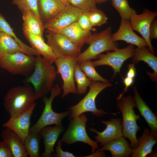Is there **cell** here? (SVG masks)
Listing matches in <instances>:
<instances>
[{
    "label": "cell",
    "instance_id": "1",
    "mask_svg": "<svg viewBox=\"0 0 157 157\" xmlns=\"http://www.w3.org/2000/svg\"><path fill=\"white\" fill-rule=\"evenodd\" d=\"M36 58L33 72L24 81L32 84L37 100L50 92L54 86L57 73L54 66L46 59L40 55Z\"/></svg>",
    "mask_w": 157,
    "mask_h": 157
},
{
    "label": "cell",
    "instance_id": "2",
    "mask_svg": "<svg viewBox=\"0 0 157 157\" xmlns=\"http://www.w3.org/2000/svg\"><path fill=\"white\" fill-rule=\"evenodd\" d=\"M36 99L34 89L29 85L12 88L3 100L5 110L13 118L26 112L34 104Z\"/></svg>",
    "mask_w": 157,
    "mask_h": 157
},
{
    "label": "cell",
    "instance_id": "3",
    "mask_svg": "<svg viewBox=\"0 0 157 157\" xmlns=\"http://www.w3.org/2000/svg\"><path fill=\"white\" fill-rule=\"evenodd\" d=\"M117 106L122 114L123 136L129 140L130 148L135 149L138 146L136 134L141 128L138 125L136 121L141 118L139 115L135 114L133 110L136 107L134 98L130 95L122 96L117 100Z\"/></svg>",
    "mask_w": 157,
    "mask_h": 157
},
{
    "label": "cell",
    "instance_id": "4",
    "mask_svg": "<svg viewBox=\"0 0 157 157\" xmlns=\"http://www.w3.org/2000/svg\"><path fill=\"white\" fill-rule=\"evenodd\" d=\"M112 30L109 26L99 33L92 34L87 43L89 47L76 58L77 63L79 64L85 60L97 58L104 52L118 49V44L112 38Z\"/></svg>",
    "mask_w": 157,
    "mask_h": 157
},
{
    "label": "cell",
    "instance_id": "5",
    "mask_svg": "<svg viewBox=\"0 0 157 157\" xmlns=\"http://www.w3.org/2000/svg\"><path fill=\"white\" fill-rule=\"evenodd\" d=\"M112 85L109 82L92 81L89 86V91L85 97L77 104L69 108L71 113L69 120L86 112H91L93 115L98 117L108 114L116 115V113L106 112L103 110L98 109L95 104V99L99 93L105 88Z\"/></svg>",
    "mask_w": 157,
    "mask_h": 157
},
{
    "label": "cell",
    "instance_id": "6",
    "mask_svg": "<svg viewBox=\"0 0 157 157\" xmlns=\"http://www.w3.org/2000/svg\"><path fill=\"white\" fill-rule=\"evenodd\" d=\"M36 58L22 52L7 54L0 58V67L14 75H22L26 78L33 72Z\"/></svg>",
    "mask_w": 157,
    "mask_h": 157
},
{
    "label": "cell",
    "instance_id": "7",
    "mask_svg": "<svg viewBox=\"0 0 157 157\" xmlns=\"http://www.w3.org/2000/svg\"><path fill=\"white\" fill-rule=\"evenodd\" d=\"M61 88L57 84L54 85L50 92L49 97L44 96L42 100L45 104L43 112L39 119L30 128L29 133L33 131H40L43 128L52 124L61 125L63 119L71 113V111L57 113L53 111L52 103L54 98L61 94Z\"/></svg>",
    "mask_w": 157,
    "mask_h": 157
},
{
    "label": "cell",
    "instance_id": "8",
    "mask_svg": "<svg viewBox=\"0 0 157 157\" xmlns=\"http://www.w3.org/2000/svg\"><path fill=\"white\" fill-rule=\"evenodd\" d=\"M71 119L62 138L63 142L68 145L77 142L88 144L92 147L91 153L98 149V142L91 139L86 132V124L88 119L85 115L83 113Z\"/></svg>",
    "mask_w": 157,
    "mask_h": 157
},
{
    "label": "cell",
    "instance_id": "9",
    "mask_svg": "<svg viewBox=\"0 0 157 157\" xmlns=\"http://www.w3.org/2000/svg\"><path fill=\"white\" fill-rule=\"evenodd\" d=\"M46 35L47 44L51 48L57 58H76L81 48L58 33L48 31Z\"/></svg>",
    "mask_w": 157,
    "mask_h": 157
},
{
    "label": "cell",
    "instance_id": "10",
    "mask_svg": "<svg viewBox=\"0 0 157 157\" xmlns=\"http://www.w3.org/2000/svg\"><path fill=\"white\" fill-rule=\"evenodd\" d=\"M135 49L134 45L130 44L126 47L119 48L112 52H108L106 54H100L97 57L99 59L92 62L94 66L106 65L111 67L114 72L112 78L114 79L120 69L124 62L133 57Z\"/></svg>",
    "mask_w": 157,
    "mask_h": 157
},
{
    "label": "cell",
    "instance_id": "11",
    "mask_svg": "<svg viewBox=\"0 0 157 157\" xmlns=\"http://www.w3.org/2000/svg\"><path fill=\"white\" fill-rule=\"evenodd\" d=\"M54 62L57 68L56 73L61 75L63 81L61 98H64L69 93H77L74 78V69L77 63L76 58H57Z\"/></svg>",
    "mask_w": 157,
    "mask_h": 157
},
{
    "label": "cell",
    "instance_id": "12",
    "mask_svg": "<svg viewBox=\"0 0 157 157\" xmlns=\"http://www.w3.org/2000/svg\"><path fill=\"white\" fill-rule=\"evenodd\" d=\"M82 12L71 4L66 5L54 17L43 24L44 28L48 31L58 33L64 28L77 22Z\"/></svg>",
    "mask_w": 157,
    "mask_h": 157
},
{
    "label": "cell",
    "instance_id": "13",
    "mask_svg": "<svg viewBox=\"0 0 157 157\" xmlns=\"http://www.w3.org/2000/svg\"><path fill=\"white\" fill-rule=\"evenodd\" d=\"M157 16V12H152L146 8L142 14H136L129 20L133 30L137 31L142 36L147 43L149 51L154 55L155 53L149 38V28L152 22Z\"/></svg>",
    "mask_w": 157,
    "mask_h": 157
},
{
    "label": "cell",
    "instance_id": "14",
    "mask_svg": "<svg viewBox=\"0 0 157 157\" xmlns=\"http://www.w3.org/2000/svg\"><path fill=\"white\" fill-rule=\"evenodd\" d=\"M101 122L106 126V129L102 132L98 131L93 126L89 129L90 131L97 134V136L94 138L98 142L100 143V146L123 136L122 121L121 119L112 118L109 120H103Z\"/></svg>",
    "mask_w": 157,
    "mask_h": 157
},
{
    "label": "cell",
    "instance_id": "15",
    "mask_svg": "<svg viewBox=\"0 0 157 157\" xmlns=\"http://www.w3.org/2000/svg\"><path fill=\"white\" fill-rule=\"evenodd\" d=\"M36 104L35 103L24 113L9 119L3 125V126L8 128L15 133L24 143L29 134L30 119Z\"/></svg>",
    "mask_w": 157,
    "mask_h": 157
},
{
    "label": "cell",
    "instance_id": "16",
    "mask_svg": "<svg viewBox=\"0 0 157 157\" xmlns=\"http://www.w3.org/2000/svg\"><path fill=\"white\" fill-rule=\"evenodd\" d=\"M111 37L114 42L124 41L135 45L138 47L147 46L145 40L134 32L131 27L129 20H121L118 30L116 33L112 34Z\"/></svg>",
    "mask_w": 157,
    "mask_h": 157
},
{
    "label": "cell",
    "instance_id": "17",
    "mask_svg": "<svg viewBox=\"0 0 157 157\" xmlns=\"http://www.w3.org/2000/svg\"><path fill=\"white\" fill-rule=\"evenodd\" d=\"M22 29L24 35L31 47L40 56L52 64L57 58L51 48L44 42V40L33 34L24 26Z\"/></svg>",
    "mask_w": 157,
    "mask_h": 157
},
{
    "label": "cell",
    "instance_id": "18",
    "mask_svg": "<svg viewBox=\"0 0 157 157\" xmlns=\"http://www.w3.org/2000/svg\"><path fill=\"white\" fill-rule=\"evenodd\" d=\"M58 33L65 36L81 49L92 35L90 31L83 29L77 22L61 30Z\"/></svg>",
    "mask_w": 157,
    "mask_h": 157
},
{
    "label": "cell",
    "instance_id": "19",
    "mask_svg": "<svg viewBox=\"0 0 157 157\" xmlns=\"http://www.w3.org/2000/svg\"><path fill=\"white\" fill-rule=\"evenodd\" d=\"M136 107L145 119L149 126L151 133L155 139L157 138V117L148 107L140 95L135 86L133 87Z\"/></svg>",
    "mask_w": 157,
    "mask_h": 157
},
{
    "label": "cell",
    "instance_id": "20",
    "mask_svg": "<svg viewBox=\"0 0 157 157\" xmlns=\"http://www.w3.org/2000/svg\"><path fill=\"white\" fill-rule=\"evenodd\" d=\"M64 130L62 125H56L54 127L47 126L40 130V132L43 138L44 146V151L42 154V157H49L52 153H54V144L58 136Z\"/></svg>",
    "mask_w": 157,
    "mask_h": 157
},
{
    "label": "cell",
    "instance_id": "21",
    "mask_svg": "<svg viewBox=\"0 0 157 157\" xmlns=\"http://www.w3.org/2000/svg\"><path fill=\"white\" fill-rule=\"evenodd\" d=\"M66 6L59 0H38V11L42 22L53 18Z\"/></svg>",
    "mask_w": 157,
    "mask_h": 157
},
{
    "label": "cell",
    "instance_id": "22",
    "mask_svg": "<svg viewBox=\"0 0 157 157\" xmlns=\"http://www.w3.org/2000/svg\"><path fill=\"white\" fill-rule=\"evenodd\" d=\"M1 136L3 140L9 147L13 157H28L24 143L15 133L5 128L1 132Z\"/></svg>",
    "mask_w": 157,
    "mask_h": 157
},
{
    "label": "cell",
    "instance_id": "23",
    "mask_svg": "<svg viewBox=\"0 0 157 157\" xmlns=\"http://www.w3.org/2000/svg\"><path fill=\"white\" fill-rule=\"evenodd\" d=\"M137 139L138 146L132 149L130 155L132 157H146L152 152L153 147L157 142L148 128L144 129L142 135Z\"/></svg>",
    "mask_w": 157,
    "mask_h": 157
},
{
    "label": "cell",
    "instance_id": "24",
    "mask_svg": "<svg viewBox=\"0 0 157 157\" xmlns=\"http://www.w3.org/2000/svg\"><path fill=\"white\" fill-rule=\"evenodd\" d=\"M123 136L112 140L102 146L99 151H109L113 157H129L132 149L129 142Z\"/></svg>",
    "mask_w": 157,
    "mask_h": 157
},
{
    "label": "cell",
    "instance_id": "25",
    "mask_svg": "<svg viewBox=\"0 0 157 157\" xmlns=\"http://www.w3.org/2000/svg\"><path fill=\"white\" fill-rule=\"evenodd\" d=\"M132 57V62L137 64L140 61L144 62L153 70L154 73L148 71L147 74L153 81L156 82L157 80V57L151 53L145 47H138L135 49Z\"/></svg>",
    "mask_w": 157,
    "mask_h": 157
},
{
    "label": "cell",
    "instance_id": "26",
    "mask_svg": "<svg viewBox=\"0 0 157 157\" xmlns=\"http://www.w3.org/2000/svg\"><path fill=\"white\" fill-rule=\"evenodd\" d=\"M23 21V26L26 28L32 33L44 39V28L41 19L30 10L22 13Z\"/></svg>",
    "mask_w": 157,
    "mask_h": 157
},
{
    "label": "cell",
    "instance_id": "27",
    "mask_svg": "<svg viewBox=\"0 0 157 157\" xmlns=\"http://www.w3.org/2000/svg\"><path fill=\"white\" fill-rule=\"evenodd\" d=\"M19 52L25 53L13 37L7 33L0 32V58L7 54Z\"/></svg>",
    "mask_w": 157,
    "mask_h": 157
},
{
    "label": "cell",
    "instance_id": "28",
    "mask_svg": "<svg viewBox=\"0 0 157 157\" xmlns=\"http://www.w3.org/2000/svg\"><path fill=\"white\" fill-rule=\"evenodd\" d=\"M41 137L40 131H33L29 133L26 138L24 144L27 154L30 157H39Z\"/></svg>",
    "mask_w": 157,
    "mask_h": 157
},
{
    "label": "cell",
    "instance_id": "29",
    "mask_svg": "<svg viewBox=\"0 0 157 157\" xmlns=\"http://www.w3.org/2000/svg\"><path fill=\"white\" fill-rule=\"evenodd\" d=\"M0 32L7 33L13 37L24 51L25 54L36 56L40 55L34 49L24 43L16 36L13 29L1 14H0Z\"/></svg>",
    "mask_w": 157,
    "mask_h": 157
},
{
    "label": "cell",
    "instance_id": "30",
    "mask_svg": "<svg viewBox=\"0 0 157 157\" xmlns=\"http://www.w3.org/2000/svg\"><path fill=\"white\" fill-rule=\"evenodd\" d=\"M74 78L77 85V93L79 95L86 93L87 88L92 81L90 80L81 70L79 64L77 63L74 71Z\"/></svg>",
    "mask_w": 157,
    "mask_h": 157
},
{
    "label": "cell",
    "instance_id": "31",
    "mask_svg": "<svg viewBox=\"0 0 157 157\" xmlns=\"http://www.w3.org/2000/svg\"><path fill=\"white\" fill-rule=\"evenodd\" d=\"M80 68L86 76L92 81L108 83L109 80L101 76L96 71L91 60H85L79 64Z\"/></svg>",
    "mask_w": 157,
    "mask_h": 157
},
{
    "label": "cell",
    "instance_id": "32",
    "mask_svg": "<svg viewBox=\"0 0 157 157\" xmlns=\"http://www.w3.org/2000/svg\"><path fill=\"white\" fill-rule=\"evenodd\" d=\"M113 6L117 10L121 20H129L134 15L137 14L133 9L131 8L127 0H111Z\"/></svg>",
    "mask_w": 157,
    "mask_h": 157
},
{
    "label": "cell",
    "instance_id": "33",
    "mask_svg": "<svg viewBox=\"0 0 157 157\" xmlns=\"http://www.w3.org/2000/svg\"><path fill=\"white\" fill-rule=\"evenodd\" d=\"M12 3L17 6L22 13L31 11L40 19L38 10V0H12Z\"/></svg>",
    "mask_w": 157,
    "mask_h": 157
},
{
    "label": "cell",
    "instance_id": "34",
    "mask_svg": "<svg viewBox=\"0 0 157 157\" xmlns=\"http://www.w3.org/2000/svg\"><path fill=\"white\" fill-rule=\"evenodd\" d=\"M90 23L92 27L100 26L107 22L108 17L101 10L98 9L88 13Z\"/></svg>",
    "mask_w": 157,
    "mask_h": 157
},
{
    "label": "cell",
    "instance_id": "35",
    "mask_svg": "<svg viewBox=\"0 0 157 157\" xmlns=\"http://www.w3.org/2000/svg\"><path fill=\"white\" fill-rule=\"evenodd\" d=\"M69 4L89 13L97 9L96 0H69Z\"/></svg>",
    "mask_w": 157,
    "mask_h": 157
},
{
    "label": "cell",
    "instance_id": "36",
    "mask_svg": "<svg viewBox=\"0 0 157 157\" xmlns=\"http://www.w3.org/2000/svg\"><path fill=\"white\" fill-rule=\"evenodd\" d=\"M77 22L83 30L87 31H95L96 30L91 25L88 17V13L82 12L78 19Z\"/></svg>",
    "mask_w": 157,
    "mask_h": 157
},
{
    "label": "cell",
    "instance_id": "37",
    "mask_svg": "<svg viewBox=\"0 0 157 157\" xmlns=\"http://www.w3.org/2000/svg\"><path fill=\"white\" fill-rule=\"evenodd\" d=\"M63 142L60 139H58L57 142V145L55 146L56 153H54V156L56 157H76L72 153L67 151H63L61 147Z\"/></svg>",
    "mask_w": 157,
    "mask_h": 157
},
{
    "label": "cell",
    "instance_id": "38",
    "mask_svg": "<svg viewBox=\"0 0 157 157\" xmlns=\"http://www.w3.org/2000/svg\"><path fill=\"white\" fill-rule=\"evenodd\" d=\"M0 157H13L9 147L3 140L0 141Z\"/></svg>",
    "mask_w": 157,
    "mask_h": 157
},
{
    "label": "cell",
    "instance_id": "39",
    "mask_svg": "<svg viewBox=\"0 0 157 157\" xmlns=\"http://www.w3.org/2000/svg\"><path fill=\"white\" fill-rule=\"evenodd\" d=\"M149 38L157 39V20L155 18L152 22L149 28Z\"/></svg>",
    "mask_w": 157,
    "mask_h": 157
},
{
    "label": "cell",
    "instance_id": "40",
    "mask_svg": "<svg viewBox=\"0 0 157 157\" xmlns=\"http://www.w3.org/2000/svg\"><path fill=\"white\" fill-rule=\"evenodd\" d=\"M134 78L126 77L123 79V82L125 86V87L123 89L122 92L117 97V100L119 99L127 91L128 89L130 86L132 85L133 82Z\"/></svg>",
    "mask_w": 157,
    "mask_h": 157
},
{
    "label": "cell",
    "instance_id": "41",
    "mask_svg": "<svg viewBox=\"0 0 157 157\" xmlns=\"http://www.w3.org/2000/svg\"><path fill=\"white\" fill-rule=\"evenodd\" d=\"M135 64L131 63L128 66V70L126 74V76L134 78L135 76L136 68L135 67Z\"/></svg>",
    "mask_w": 157,
    "mask_h": 157
},
{
    "label": "cell",
    "instance_id": "42",
    "mask_svg": "<svg viewBox=\"0 0 157 157\" xmlns=\"http://www.w3.org/2000/svg\"><path fill=\"white\" fill-rule=\"evenodd\" d=\"M104 151H99L98 150L97 151L95 152L94 153H92L89 156H101V157H105L106 156V155Z\"/></svg>",
    "mask_w": 157,
    "mask_h": 157
},
{
    "label": "cell",
    "instance_id": "43",
    "mask_svg": "<svg viewBox=\"0 0 157 157\" xmlns=\"http://www.w3.org/2000/svg\"><path fill=\"white\" fill-rule=\"evenodd\" d=\"M63 3L65 4L66 5H67L69 4V0H59Z\"/></svg>",
    "mask_w": 157,
    "mask_h": 157
},
{
    "label": "cell",
    "instance_id": "44",
    "mask_svg": "<svg viewBox=\"0 0 157 157\" xmlns=\"http://www.w3.org/2000/svg\"><path fill=\"white\" fill-rule=\"evenodd\" d=\"M97 3L101 4L106 2L107 0H96Z\"/></svg>",
    "mask_w": 157,
    "mask_h": 157
}]
</instances>
